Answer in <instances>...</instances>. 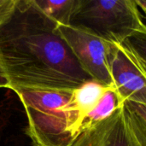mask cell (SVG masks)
Returning <instances> with one entry per match:
<instances>
[{"mask_svg":"<svg viewBox=\"0 0 146 146\" xmlns=\"http://www.w3.org/2000/svg\"><path fill=\"white\" fill-rule=\"evenodd\" d=\"M34 0H17L0 22V65L9 89L74 91L92 80Z\"/></svg>","mask_w":146,"mask_h":146,"instance_id":"6da1fadb","label":"cell"},{"mask_svg":"<svg viewBox=\"0 0 146 146\" xmlns=\"http://www.w3.org/2000/svg\"><path fill=\"white\" fill-rule=\"evenodd\" d=\"M73 91L16 92L28 121L27 133L34 146H67L76 136L80 116Z\"/></svg>","mask_w":146,"mask_h":146,"instance_id":"7a4b0ae2","label":"cell"},{"mask_svg":"<svg viewBox=\"0 0 146 146\" xmlns=\"http://www.w3.org/2000/svg\"><path fill=\"white\" fill-rule=\"evenodd\" d=\"M145 23L135 0H78L69 25L123 44Z\"/></svg>","mask_w":146,"mask_h":146,"instance_id":"3957f363","label":"cell"},{"mask_svg":"<svg viewBox=\"0 0 146 146\" xmlns=\"http://www.w3.org/2000/svg\"><path fill=\"white\" fill-rule=\"evenodd\" d=\"M57 29L85 72L92 80L112 86L108 62L110 43L71 25L58 24Z\"/></svg>","mask_w":146,"mask_h":146,"instance_id":"277c9868","label":"cell"},{"mask_svg":"<svg viewBox=\"0 0 146 146\" xmlns=\"http://www.w3.org/2000/svg\"><path fill=\"white\" fill-rule=\"evenodd\" d=\"M108 62L112 86L121 103L146 105V74L132 52L122 44L110 43Z\"/></svg>","mask_w":146,"mask_h":146,"instance_id":"5b68a950","label":"cell"},{"mask_svg":"<svg viewBox=\"0 0 146 146\" xmlns=\"http://www.w3.org/2000/svg\"><path fill=\"white\" fill-rule=\"evenodd\" d=\"M67 146H142L137 139L125 104L110 117L79 133Z\"/></svg>","mask_w":146,"mask_h":146,"instance_id":"8992f818","label":"cell"},{"mask_svg":"<svg viewBox=\"0 0 146 146\" xmlns=\"http://www.w3.org/2000/svg\"><path fill=\"white\" fill-rule=\"evenodd\" d=\"M107 87L97 80H90L73 91L72 102L80 115L77 134L83 118L98 104Z\"/></svg>","mask_w":146,"mask_h":146,"instance_id":"52a82bcc","label":"cell"},{"mask_svg":"<svg viewBox=\"0 0 146 146\" xmlns=\"http://www.w3.org/2000/svg\"><path fill=\"white\" fill-rule=\"evenodd\" d=\"M123 104H122L120 100L114 87L108 86L98 104L83 118L78 134L97 124L98 122L107 119Z\"/></svg>","mask_w":146,"mask_h":146,"instance_id":"ba28073f","label":"cell"},{"mask_svg":"<svg viewBox=\"0 0 146 146\" xmlns=\"http://www.w3.org/2000/svg\"><path fill=\"white\" fill-rule=\"evenodd\" d=\"M78 0H34L39 9L58 24L69 25Z\"/></svg>","mask_w":146,"mask_h":146,"instance_id":"9c48e42d","label":"cell"},{"mask_svg":"<svg viewBox=\"0 0 146 146\" xmlns=\"http://www.w3.org/2000/svg\"><path fill=\"white\" fill-rule=\"evenodd\" d=\"M134 56L146 74V25L144 24L123 44Z\"/></svg>","mask_w":146,"mask_h":146,"instance_id":"30bf717a","label":"cell"},{"mask_svg":"<svg viewBox=\"0 0 146 146\" xmlns=\"http://www.w3.org/2000/svg\"><path fill=\"white\" fill-rule=\"evenodd\" d=\"M129 112V119L132 128L142 146H146V124L136 115Z\"/></svg>","mask_w":146,"mask_h":146,"instance_id":"8fae6325","label":"cell"},{"mask_svg":"<svg viewBox=\"0 0 146 146\" xmlns=\"http://www.w3.org/2000/svg\"><path fill=\"white\" fill-rule=\"evenodd\" d=\"M125 106L130 112L136 115L146 124V105L133 102H125Z\"/></svg>","mask_w":146,"mask_h":146,"instance_id":"7c38bea8","label":"cell"},{"mask_svg":"<svg viewBox=\"0 0 146 146\" xmlns=\"http://www.w3.org/2000/svg\"><path fill=\"white\" fill-rule=\"evenodd\" d=\"M17 0H0V22L12 11Z\"/></svg>","mask_w":146,"mask_h":146,"instance_id":"4fadbf2b","label":"cell"},{"mask_svg":"<svg viewBox=\"0 0 146 146\" xmlns=\"http://www.w3.org/2000/svg\"><path fill=\"white\" fill-rule=\"evenodd\" d=\"M0 88H9L7 78L3 73V70L0 65Z\"/></svg>","mask_w":146,"mask_h":146,"instance_id":"5bb4252c","label":"cell"},{"mask_svg":"<svg viewBox=\"0 0 146 146\" xmlns=\"http://www.w3.org/2000/svg\"><path fill=\"white\" fill-rule=\"evenodd\" d=\"M139 9L140 8L142 9V11L144 12L146 18V0H135Z\"/></svg>","mask_w":146,"mask_h":146,"instance_id":"9a60e30c","label":"cell"}]
</instances>
